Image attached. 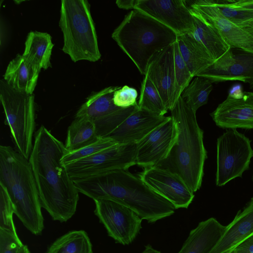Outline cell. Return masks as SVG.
Instances as JSON below:
<instances>
[{
	"mask_svg": "<svg viewBox=\"0 0 253 253\" xmlns=\"http://www.w3.org/2000/svg\"><path fill=\"white\" fill-rule=\"evenodd\" d=\"M243 29L253 36V21H252L248 26Z\"/></svg>",
	"mask_w": 253,
	"mask_h": 253,
	"instance_id": "obj_40",
	"label": "cell"
},
{
	"mask_svg": "<svg viewBox=\"0 0 253 253\" xmlns=\"http://www.w3.org/2000/svg\"><path fill=\"white\" fill-rule=\"evenodd\" d=\"M220 13L228 20L244 28L253 21V11L235 5L234 0H212Z\"/></svg>",
	"mask_w": 253,
	"mask_h": 253,
	"instance_id": "obj_30",
	"label": "cell"
},
{
	"mask_svg": "<svg viewBox=\"0 0 253 253\" xmlns=\"http://www.w3.org/2000/svg\"><path fill=\"white\" fill-rule=\"evenodd\" d=\"M117 144L113 140L99 137L96 141L73 152H67L62 158V163L67 164L77 160L91 156L98 152Z\"/></svg>",
	"mask_w": 253,
	"mask_h": 253,
	"instance_id": "obj_31",
	"label": "cell"
},
{
	"mask_svg": "<svg viewBox=\"0 0 253 253\" xmlns=\"http://www.w3.org/2000/svg\"><path fill=\"white\" fill-rule=\"evenodd\" d=\"M137 90L127 85L116 90L113 95V102L116 106L121 108H125L137 104L136 98Z\"/></svg>",
	"mask_w": 253,
	"mask_h": 253,
	"instance_id": "obj_34",
	"label": "cell"
},
{
	"mask_svg": "<svg viewBox=\"0 0 253 253\" xmlns=\"http://www.w3.org/2000/svg\"><path fill=\"white\" fill-rule=\"evenodd\" d=\"M234 3L237 7L253 11V0H234Z\"/></svg>",
	"mask_w": 253,
	"mask_h": 253,
	"instance_id": "obj_38",
	"label": "cell"
},
{
	"mask_svg": "<svg viewBox=\"0 0 253 253\" xmlns=\"http://www.w3.org/2000/svg\"><path fill=\"white\" fill-rule=\"evenodd\" d=\"M18 253H30L27 245H23L19 250Z\"/></svg>",
	"mask_w": 253,
	"mask_h": 253,
	"instance_id": "obj_41",
	"label": "cell"
},
{
	"mask_svg": "<svg viewBox=\"0 0 253 253\" xmlns=\"http://www.w3.org/2000/svg\"><path fill=\"white\" fill-rule=\"evenodd\" d=\"M53 46L49 34L31 31L27 36L22 55L40 73L42 69L46 70L52 66L50 59Z\"/></svg>",
	"mask_w": 253,
	"mask_h": 253,
	"instance_id": "obj_24",
	"label": "cell"
},
{
	"mask_svg": "<svg viewBox=\"0 0 253 253\" xmlns=\"http://www.w3.org/2000/svg\"><path fill=\"white\" fill-rule=\"evenodd\" d=\"M225 228L226 226L213 217L199 222L196 228L191 230L177 253H210Z\"/></svg>",
	"mask_w": 253,
	"mask_h": 253,
	"instance_id": "obj_20",
	"label": "cell"
},
{
	"mask_svg": "<svg viewBox=\"0 0 253 253\" xmlns=\"http://www.w3.org/2000/svg\"><path fill=\"white\" fill-rule=\"evenodd\" d=\"M80 193L94 201L108 200L126 206L142 220L154 223L172 215L174 206L151 189L138 176L117 169L74 180Z\"/></svg>",
	"mask_w": 253,
	"mask_h": 253,
	"instance_id": "obj_2",
	"label": "cell"
},
{
	"mask_svg": "<svg viewBox=\"0 0 253 253\" xmlns=\"http://www.w3.org/2000/svg\"><path fill=\"white\" fill-rule=\"evenodd\" d=\"M95 214L105 227L109 236L123 245L130 244L142 228V219L132 210L108 200L94 201Z\"/></svg>",
	"mask_w": 253,
	"mask_h": 253,
	"instance_id": "obj_11",
	"label": "cell"
},
{
	"mask_svg": "<svg viewBox=\"0 0 253 253\" xmlns=\"http://www.w3.org/2000/svg\"><path fill=\"white\" fill-rule=\"evenodd\" d=\"M0 100L16 151L29 160L32 151L36 106L33 94L18 92L0 81Z\"/></svg>",
	"mask_w": 253,
	"mask_h": 253,
	"instance_id": "obj_8",
	"label": "cell"
},
{
	"mask_svg": "<svg viewBox=\"0 0 253 253\" xmlns=\"http://www.w3.org/2000/svg\"><path fill=\"white\" fill-rule=\"evenodd\" d=\"M177 135L167 157L156 166L180 177L193 192L199 190L207 158L203 143V130L199 127L196 112L180 96L170 110Z\"/></svg>",
	"mask_w": 253,
	"mask_h": 253,
	"instance_id": "obj_3",
	"label": "cell"
},
{
	"mask_svg": "<svg viewBox=\"0 0 253 253\" xmlns=\"http://www.w3.org/2000/svg\"><path fill=\"white\" fill-rule=\"evenodd\" d=\"M97 136L94 122L86 117H75L69 126L65 147L73 152L96 141Z\"/></svg>",
	"mask_w": 253,
	"mask_h": 253,
	"instance_id": "obj_26",
	"label": "cell"
},
{
	"mask_svg": "<svg viewBox=\"0 0 253 253\" xmlns=\"http://www.w3.org/2000/svg\"><path fill=\"white\" fill-rule=\"evenodd\" d=\"M232 253H253V235L241 243Z\"/></svg>",
	"mask_w": 253,
	"mask_h": 253,
	"instance_id": "obj_36",
	"label": "cell"
},
{
	"mask_svg": "<svg viewBox=\"0 0 253 253\" xmlns=\"http://www.w3.org/2000/svg\"><path fill=\"white\" fill-rule=\"evenodd\" d=\"M67 152L65 145L42 126L36 132L29 159L42 208L60 222L73 216L79 199V192L62 163Z\"/></svg>",
	"mask_w": 253,
	"mask_h": 253,
	"instance_id": "obj_1",
	"label": "cell"
},
{
	"mask_svg": "<svg viewBox=\"0 0 253 253\" xmlns=\"http://www.w3.org/2000/svg\"><path fill=\"white\" fill-rule=\"evenodd\" d=\"M173 44L154 56L145 74L158 90L167 110L170 111L181 96L175 79Z\"/></svg>",
	"mask_w": 253,
	"mask_h": 253,
	"instance_id": "obj_16",
	"label": "cell"
},
{
	"mask_svg": "<svg viewBox=\"0 0 253 253\" xmlns=\"http://www.w3.org/2000/svg\"><path fill=\"white\" fill-rule=\"evenodd\" d=\"M138 176L176 209L187 208L194 198V192L183 179L168 170L157 167H148L144 168Z\"/></svg>",
	"mask_w": 253,
	"mask_h": 253,
	"instance_id": "obj_14",
	"label": "cell"
},
{
	"mask_svg": "<svg viewBox=\"0 0 253 253\" xmlns=\"http://www.w3.org/2000/svg\"><path fill=\"white\" fill-rule=\"evenodd\" d=\"M0 184L6 189L14 212L32 234L44 228L40 197L29 160L10 146H0Z\"/></svg>",
	"mask_w": 253,
	"mask_h": 253,
	"instance_id": "obj_4",
	"label": "cell"
},
{
	"mask_svg": "<svg viewBox=\"0 0 253 253\" xmlns=\"http://www.w3.org/2000/svg\"><path fill=\"white\" fill-rule=\"evenodd\" d=\"M23 245L17 235L0 228V253H18Z\"/></svg>",
	"mask_w": 253,
	"mask_h": 253,
	"instance_id": "obj_35",
	"label": "cell"
},
{
	"mask_svg": "<svg viewBox=\"0 0 253 253\" xmlns=\"http://www.w3.org/2000/svg\"><path fill=\"white\" fill-rule=\"evenodd\" d=\"M136 145L117 144L65 166L73 180L117 169L127 170L136 165Z\"/></svg>",
	"mask_w": 253,
	"mask_h": 253,
	"instance_id": "obj_10",
	"label": "cell"
},
{
	"mask_svg": "<svg viewBox=\"0 0 253 253\" xmlns=\"http://www.w3.org/2000/svg\"><path fill=\"white\" fill-rule=\"evenodd\" d=\"M46 253H92V246L85 231L73 230L56 239Z\"/></svg>",
	"mask_w": 253,
	"mask_h": 253,
	"instance_id": "obj_27",
	"label": "cell"
},
{
	"mask_svg": "<svg viewBox=\"0 0 253 253\" xmlns=\"http://www.w3.org/2000/svg\"><path fill=\"white\" fill-rule=\"evenodd\" d=\"M188 7L202 15L216 26L226 42L253 52V36L226 18L212 0H185Z\"/></svg>",
	"mask_w": 253,
	"mask_h": 253,
	"instance_id": "obj_18",
	"label": "cell"
},
{
	"mask_svg": "<svg viewBox=\"0 0 253 253\" xmlns=\"http://www.w3.org/2000/svg\"><path fill=\"white\" fill-rule=\"evenodd\" d=\"M253 150L251 140L236 129H229L217 141L216 184L224 185L249 169Z\"/></svg>",
	"mask_w": 253,
	"mask_h": 253,
	"instance_id": "obj_9",
	"label": "cell"
},
{
	"mask_svg": "<svg viewBox=\"0 0 253 253\" xmlns=\"http://www.w3.org/2000/svg\"><path fill=\"white\" fill-rule=\"evenodd\" d=\"M211 116L222 128L253 129V92L229 94Z\"/></svg>",
	"mask_w": 253,
	"mask_h": 253,
	"instance_id": "obj_17",
	"label": "cell"
},
{
	"mask_svg": "<svg viewBox=\"0 0 253 253\" xmlns=\"http://www.w3.org/2000/svg\"><path fill=\"white\" fill-rule=\"evenodd\" d=\"M208 79L196 77L185 88L181 96L187 106L196 113L201 106L207 103L213 86Z\"/></svg>",
	"mask_w": 253,
	"mask_h": 253,
	"instance_id": "obj_28",
	"label": "cell"
},
{
	"mask_svg": "<svg viewBox=\"0 0 253 253\" xmlns=\"http://www.w3.org/2000/svg\"><path fill=\"white\" fill-rule=\"evenodd\" d=\"M189 9L194 18V29L191 34L203 44L213 59L216 60L225 53L230 46L215 25L200 13Z\"/></svg>",
	"mask_w": 253,
	"mask_h": 253,
	"instance_id": "obj_21",
	"label": "cell"
},
{
	"mask_svg": "<svg viewBox=\"0 0 253 253\" xmlns=\"http://www.w3.org/2000/svg\"><path fill=\"white\" fill-rule=\"evenodd\" d=\"M176 135V126L170 117L136 143V165L144 168L156 166L167 157Z\"/></svg>",
	"mask_w": 253,
	"mask_h": 253,
	"instance_id": "obj_15",
	"label": "cell"
},
{
	"mask_svg": "<svg viewBox=\"0 0 253 253\" xmlns=\"http://www.w3.org/2000/svg\"><path fill=\"white\" fill-rule=\"evenodd\" d=\"M250 87L251 89H252L253 90V83H252V84H250Z\"/></svg>",
	"mask_w": 253,
	"mask_h": 253,
	"instance_id": "obj_42",
	"label": "cell"
},
{
	"mask_svg": "<svg viewBox=\"0 0 253 253\" xmlns=\"http://www.w3.org/2000/svg\"><path fill=\"white\" fill-rule=\"evenodd\" d=\"M252 235L253 198L226 226L222 236L210 253H232L237 246Z\"/></svg>",
	"mask_w": 253,
	"mask_h": 253,
	"instance_id": "obj_19",
	"label": "cell"
},
{
	"mask_svg": "<svg viewBox=\"0 0 253 253\" xmlns=\"http://www.w3.org/2000/svg\"><path fill=\"white\" fill-rule=\"evenodd\" d=\"M86 0H62L59 26L63 34V51L72 60L95 62L100 59L97 37Z\"/></svg>",
	"mask_w": 253,
	"mask_h": 253,
	"instance_id": "obj_6",
	"label": "cell"
},
{
	"mask_svg": "<svg viewBox=\"0 0 253 253\" xmlns=\"http://www.w3.org/2000/svg\"><path fill=\"white\" fill-rule=\"evenodd\" d=\"M173 46L175 79L178 93L181 95L193 77L181 56L176 41Z\"/></svg>",
	"mask_w": 253,
	"mask_h": 253,
	"instance_id": "obj_33",
	"label": "cell"
},
{
	"mask_svg": "<svg viewBox=\"0 0 253 253\" xmlns=\"http://www.w3.org/2000/svg\"><path fill=\"white\" fill-rule=\"evenodd\" d=\"M21 54H17L8 64L4 80L14 90L33 94L39 75Z\"/></svg>",
	"mask_w": 253,
	"mask_h": 253,
	"instance_id": "obj_23",
	"label": "cell"
},
{
	"mask_svg": "<svg viewBox=\"0 0 253 253\" xmlns=\"http://www.w3.org/2000/svg\"><path fill=\"white\" fill-rule=\"evenodd\" d=\"M120 88L109 86L94 92L79 109L75 117H86L95 122L121 109L113 102L114 93Z\"/></svg>",
	"mask_w": 253,
	"mask_h": 253,
	"instance_id": "obj_25",
	"label": "cell"
},
{
	"mask_svg": "<svg viewBox=\"0 0 253 253\" xmlns=\"http://www.w3.org/2000/svg\"><path fill=\"white\" fill-rule=\"evenodd\" d=\"M134 9L149 15L177 35L193 31V16L185 0H137Z\"/></svg>",
	"mask_w": 253,
	"mask_h": 253,
	"instance_id": "obj_13",
	"label": "cell"
},
{
	"mask_svg": "<svg viewBox=\"0 0 253 253\" xmlns=\"http://www.w3.org/2000/svg\"><path fill=\"white\" fill-rule=\"evenodd\" d=\"M176 42L193 77H196L215 61L206 47L192 34L177 35Z\"/></svg>",
	"mask_w": 253,
	"mask_h": 253,
	"instance_id": "obj_22",
	"label": "cell"
},
{
	"mask_svg": "<svg viewBox=\"0 0 253 253\" xmlns=\"http://www.w3.org/2000/svg\"><path fill=\"white\" fill-rule=\"evenodd\" d=\"M141 253H161L158 250L154 249L150 245L148 244L145 246L144 251Z\"/></svg>",
	"mask_w": 253,
	"mask_h": 253,
	"instance_id": "obj_39",
	"label": "cell"
},
{
	"mask_svg": "<svg viewBox=\"0 0 253 253\" xmlns=\"http://www.w3.org/2000/svg\"><path fill=\"white\" fill-rule=\"evenodd\" d=\"M170 118L140 109L137 104L121 108L94 122L99 137L124 144L137 143Z\"/></svg>",
	"mask_w": 253,
	"mask_h": 253,
	"instance_id": "obj_7",
	"label": "cell"
},
{
	"mask_svg": "<svg viewBox=\"0 0 253 253\" xmlns=\"http://www.w3.org/2000/svg\"><path fill=\"white\" fill-rule=\"evenodd\" d=\"M137 104L139 108L159 115L165 116L168 112L158 90L145 76L141 83L140 94Z\"/></svg>",
	"mask_w": 253,
	"mask_h": 253,
	"instance_id": "obj_29",
	"label": "cell"
},
{
	"mask_svg": "<svg viewBox=\"0 0 253 253\" xmlns=\"http://www.w3.org/2000/svg\"><path fill=\"white\" fill-rule=\"evenodd\" d=\"M14 208L5 188L0 184V228L17 235L13 220Z\"/></svg>",
	"mask_w": 253,
	"mask_h": 253,
	"instance_id": "obj_32",
	"label": "cell"
},
{
	"mask_svg": "<svg viewBox=\"0 0 253 253\" xmlns=\"http://www.w3.org/2000/svg\"><path fill=\"white\" fill-rule=\"evenodd\" d=\"M112 38L145 75L151 60L173 44L177 35L142 11L133 9L115 29Z\"/></svg>",
	"mask_w": 253,
	"mask_h": 253,
	"instance_id": "obj_5",
	"label": "cell"
},
{
	"mask_svg": "<svg viewBox=\"0 0 253 253\" xmlns=\"http://www.w3.org/2000/svg\"><path fill=\"white\" fill-rule=\"evenodd\" d=\"M137 0H118L116 1L117 6L124 9H134Z\"/></svg>",
	"mask_w": 253,
	"mask_h": 253,
	"instance_id": "obj_37",
	"label": "cell"
},
{
	"mask_svg": "<svg viewBox=\"0 0 253 253\" xmlns=\"http://www.w3.org/2000/svg\"></svg>",
	"mask_w": 253,
	"mask_h": 253,
	"instance_id": "obj_43",
	"label": "cell"
},
{
	"mask_svg": "<svg viewBox=\"0 0 253 253\" xmlns=\"http://www.w3.org/2000/svg\"><path fill=\"white\" fill-rule=\"evenodd\" d=\"M196 77L208 79L212 83L240 81L251 84L253 83V52L230 46Z\"/></svg>",
	"mask_w": 253,
	"mask_h": 253,
	"instance_id": "obj_12",
	"label": "cell"
}]
</instances>
